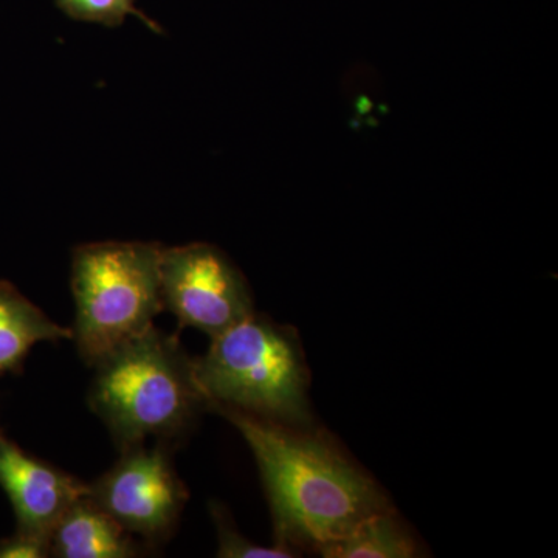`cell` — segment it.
Instances as JSON below:
<instances>
[{"mask_svg":"<svg viewBox=\"0 0 558 558\" xmlns=\"http://www.w3.org/2000/svg\"><path fill=\"white\" fill-rule=\"evenodd\" d=\"M248 444L266 487L275 543L322 553L359 521L388 510L379 487L325 436L213 407Z\"/></svg>","mask_w":558,"mask_h":558,"instance_id":"cell-1","label":"cell"},{"mask_svg":"<svg viewBox=\"0 0 558 558\" xmlns=\"http://www.w3.org/2000/svg\"><path fill=\"white\" fill-rule=\"evenodd\" d=\"M94 368L89 403L120 449L148 438L174 442L208 410L194 359L178 337L156 326L113 349Z\"/></svg>","mask_w":558,"mask_h":558,"instance_id":"cell-2","label":"cell"},{"mask_svg":"<svg viewBox=\"0 0 558 558\" xmlns=\"http://www.w3.org/2000/svg\"><path fill=\"white\" fill-rule=\"evenodd\" d=\"M211 340L207 354L194 359L208 411L223 407L290 427L311 424L310 373L295 330L253 312Z\"/></svg>","mask_w":558,"mask_h":558,"instance_id":"cell-3","label":"cell"},{"mask_svg":"<svg viewBox=\"0 0 558 558\" xmlns=\"http://www.w3.org/2000/svg\"><path fill=\"white\" fill-rule=\"evenodd\" d=\"M159 242H92L72 253L73 340L94 368L109 352L154 326L165 311Z\"/></svg>","mask_w":558,"mask_h":558,"instance_id":"cell-4","label":"cell"},{"mask_svg":"<svg viewBox=\"0 0 558 558\" xmlns=\"http://www.w3.org/2000/svg\"><path fill=\"white\" fill-rule=\"evenodd\" d=\"M86 495L145 545L171 537L190 498L165 442L124 447L113 468L87 484Z\"/></svg>","mask_w":558,"mask_h":558,"instance_id":"cell-5","label":"cell"},{"mask_svg":"<svg viewBox=\"0 0 558 558\" xmlns=\"http://www.w3.org/2000/svg\"><path fill=\"white\" fill-rule=\"evenodd\" d=\"M161 300L180 328L218 337L255 312L247 279L222 250L205 242L163 247Z\"/></svg>","mask_w":558,"mask_h":558,"instance_id":"cell-6","label":"cell"},{"mask_svg":"<svg viewBox=\"0 0 558 558\" xmlns=\"http://www.w3.org/2000/svg\"><path fill=\"white\" fill-rule=\"evenodd\" d=\"M0 486L16 513V531L49 538L51 529L87 484L32 457L0 432Z\"/></svg>","mask_w":558,"mask_h":558,"instance_id":"cell-7","label":"cell"},{"mask_svg":"<svg viewBox=\"0 0 558 558\" xmlns=\"http://www.w3.org/2000/svg\"><path fill=\"white\" fill-rule=\"evenodd\" d=\"M50 557L132 558L142 556L145 546L124 531L87 495L70 505L51 529Z\"/></svg>","mask_w":558,"mask_h":558,"instance_id":"cell-8","label":"cell"},{"mask_svg":"<svg viewBox=\"0 0 558 558\" xmlns=\"http://www.w3.org/2000/svg\"><path fill=\"white\" fill-rule=\"evenodd\" d=\"M73 340L72 328L51 322L39 307L0 279V377L17 373L39 341Z\"/></svg>","mask_w":558,"mask_h":558,"instance_id":"cell-9","label":"cell"},{"mask_svg":"<svg viewBox=\"0 0 558 558\" xmlns=\"http://www.w3.org/2000/svg\"><path fill=\"white\" fill-rule=\"evenodd\" d=\"M319 554L328 558H411L417 556V548L388 509L359 521Z\"/></svg>","mask_w":558,"mask_h":558,"instance_id":"cell-10","label":"cell"},{"mask_svg":"<svg viewBox=\"0 0 558 558\" xmlns=\"http://www.w3.org/2000/svg\"><path fill=\"white\" fill-rule=\"evenodd\" d=\"M58 9L69 16L70 20L80 22H92L101 24L105 27H120L128 16L137 17L149 31L163 33L156 21L146 16L135 5V0H54Z\"/></svg>","mask_w":558,"mask_h":558,"instance_id":"cell-11","label":"cell"},{"mask_svg":"<svg viewBox=\"0 0 558 558\" xmlns=\"http://www.w3.org/2000/svg\"><path fill=\"white\" fill-rule=\"evenodd\" d=\"M213 521L218 532V554L220 558H290L296 550L275 543L274 546H259L250 542L238 531L227 509L219 502H211Z\"/></svg>","mask_w":558,"mask_h":558,"instance_id":"cell-12","label":"cell"},{"mask_svg":"<svg viewBox=\"0 0 558 558\" xmlns=\"http://www.w3.org/2000/svg\"><path fill=\"white\" fill-rule=\"evenodd\" d=\"M46 557H50L49 538L16 531L11 537L0 539V558Z\"/></svg>","mask_w":558,"mask_h":558,"instance_id":"cell-13","label":"cell"}]
</instances>
